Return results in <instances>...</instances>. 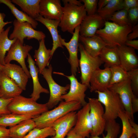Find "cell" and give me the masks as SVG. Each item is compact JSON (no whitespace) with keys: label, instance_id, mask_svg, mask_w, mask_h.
Listing matches in <instances>:
<instances>
[{"label":"cell","instance_id":"5bb4252c","mask_svg":"<svg viewBox=\"0 0 138 138\" xmlns=\"http://www.w3.org/2000/svg\"><path fill=\"white\" fill-rule=\"evenodd\" d=\"M76 113V120L74 131L86 138H89L93 129L89 113L90 107L87 103Z\"/></svg>","mask_w":138,"mask_h":138},{"label":"cell","instance_id":"2e32d148","mask_svg":"<svg viewBox=\"0 0 138 138\" xmlns=\"http://www.w3.org/2000/svg\"><path fill=\"white\" fill-rule=\"evenodd\" d=\"M105 21L98 14L87 15L79 26V34L85 37L93 36L104 25Z\"/></svg>","mask_w":138,"mask_h":138},{"label":"cell","instance_id":"4dcf8cb0","mask_svg":"<svg viewBox=\"0 0 138 138\" xmlns=\"http://www.w3.org/2000/svg\"><path fill=\"white\" fill-rule=\"evenodd\" d=\"M123 0H110L104 7L98 10V14L105 21H108L116 12L123 9Z\"/></svg>","mask_w":138,"mask_h":138},{"label":"cell","instance_id":"f35d334b","mask_svg":"<svg viewBox=\"0 0 138 138\" xmlns=\"http://www.w3.org/2000/svg\"><path fill=\"white\" fill-rule=\"evenodd\" d=\"M83 2L87 15H91L96 14L98 0H80Z\"/></svg>","mask_w":138,"mask_h":138},{"label":"cell","instance_id":"d4e9b609","mask_svg":"<svg viewBox=\"0 0 138 138\" xmlns=\"http://www.w3.org/2000/svg\"><path fill=\"white\" fill-rule=\"evenodd\" d=\"M51 52V49H47L46 48L44 39L39 41V48L35 50L33 57L36 63L38 66L40 74L46 66L49 65L50 60L52 58Z\"/></svg>","mask_w":138,"mask_h":138},{"label":"cell","instance_id":"d6986e66","mask_svg":"<svg viewBox=\"0 0 138 138\" xmlns=\"http://www.w3.org/2000/svg\"><path fill=\"white\" fill-rule=\"evenodd\" d=\"M117 47L122 67L127 72L137 68L138 58L135 49L125 45Z\"/></svg>","mask_w":138,"mask_h":138},{"label":"cell","instance_id":"603a6c76","mask_svg":"<svg viewBox=\"0 0 138 138\" xmlns=\"http://www.w3.org/2000/svg\"><path fill=\"white\" fill-rule=\"evenodd\" d=\"M35 20L38 21L45 26L50 32L53 40L52 47L51 49V55L52 57L56 49L59 47L63 48L59 39L60 35L57 29L60 20L50 19L45 18L40 15Z\"/></svg>","mask_w":138,"mask_h":138},{"label":"cell","instance_id":"cb8c5ba5","mask_svg":"<svg viewBox=\"0 0 138 138\" xmlns=\"http://www.w3.org/2000/svg\"><path fill=\"white\" fill-rule=\"evenodd\" d=\"M79 39L86 51L94 56H99L103 48L107 46L103 40L97 34L90 37L79 35Z\"/></svg>","mask_w":138,"mask_h":138},{"label":"cell","instance_id":"ba28073f","mask_svg":"<svg viewBox=\"0 0 138 138\" xmlns=\"http://www.w3.org/2000/svg\"><path fill=\"white\" fill-rule=\"evenodd\" d=\"M90 107V117L93 129L91 136H98L105 130L106 121L103 117L104 110L101 103L97 99L88 98Z\"/></svg>","mask_w":138,"mask_h":138},{"label":"cell","instance_id":"8fae6325","mask_svg":"<svg viewBox=\"0 0 138 138\" xmlns=\"http://www.w3.org/2000/svg\"><path fill=\"white\" fill-rule=\"evenodd\" d=\"M32 49L31 45H24L17 39L12 44L5 57V64L10 63L12 60L17 61L21 67L29 78L31 76L26 65L25 59L27 57L29 52Z\"/></svg>","mask_w":138,"mask_h":138},{"label":"cell","instance_id":"ee69618b","mask_svg":"<svg viewBox=\"0 0 138 138\" xmlns=\"http://www.w3.org/2000/svg\"><path fill=\"white\" fill-rule=\"evenodd\" d=\"M0 138H11L9 129L0 125Z\"/></svg>","mask_w":138,"mask_h":138},{"label":"cell","instance_id":"7a4b0ae2","mask_svg":"<svg viewBox=\"0 0 138 138\" xmlns=\"http://www.w3.org/2000/svg\"><path fill=\"white\" fill-rule=\"evenodd\" d=\"M82 106L81 103L77 101H61L56 107L48 110L32 119L36 128L51 127L55 121L70 112L80 109Z\"/></svg>","mask_w":138,"mask_h":138},{"label":"cell","instance_id":"bcb514c9","mask_svg":"<svg viewBox=\"0 0 138 138\" xmlns=\"http://www.w3.org/2000/svg\"><path fill=\"white\" fill-rule=\"evenodd\" d=\"M132 112L134 114L138 111V98L134 94L132 100Z\"/></svg>","mask_w":138,"mask_h":138},{"label":"cell","instance_id":"ffe728a7","mask_svg":"<svg viewBox=\"0 0 138 138\" xmlns=\"http://www.w3.org/2000/svg\"><path fill=\"white\" fill-rule=\"evenodd\" d=\"M2 71L22 90H26L29 78L21 67L10 63L5 64L3 65Z\"/></svg>","mask_w":138,"mask_h":138},{"label":"cell","instance_id":"4316f807","mask_svg":"<svg viewBox=\"0 0 138 138\" xmlns=\"http://www.w3.org/2000/svg\"><path fill=\"white\" fill-rule=\"evenodd\" d=\"M36 128L32 119H27L9 129L11 138H24L31 130Z\"/></svg>","mask_w":138,"mask_h":138},{"label":"cell","instance_id":"8992f818","mask_svg":"<svg viewBox=\"0 0 138 138\" xmlns=\"http://www.w3.org/2000/svg\"><path fill=\"white\" fill-rule=\"evenodd\" d=\"M78 49L80 53L79 65L81 72V82L90 88L89 81L92 74L104 63L99 56H94L89 54L81 43H79Z\"/></svg>","mask_w":138,"mask_h":138},{"label":"cell","instance_id":"f546056e","mask_svg":"<svg viewBox=\"0 0 138 138\" xmlns=\"http://www.w3.org/2000/svg\"><path fill=\"white\" fill-rule=\"evenodd\" d=\"M37 117L31 115L19 114L10 113L0 117V125L11 127L26 120L33 119Z\"/></svg>","mask_w":138,"mask_h":138},{"label":"cell","instance_id":"1f68e13d","mask_svg":"<svg viewBox=\"0 0 138 138\" xmlns=\"http://www.w3.org/2000/svg\"><path fill=\"white\" fill-rule=\"evenodd\" d=\"M11 27H8L0 34V63L2 65L5 64L4 60L6 52L17 39L10 40L8 37V33Z\"/></svg>","mask_w":138,"mask_h":138},{"label":"cell","instance_id":"277c9868","mask_svg":"<svg viewBox=\"0 0 138 138\" xmlns=\"http://www.w3.org/2000/svg\"><path fill=\"white\" fill-rule=\"evenodd\" d=\"M7 109L11 113L36 117L49 110L46 103H39L31 98H26L20 95L12 99Z\"/></svg>","mask_w":138,"mask_h":138},{"label":"cell","instance_id":"f1b7e54d","mask_svg":"<svg viewBox=\"0 0 138 138\" xmlns=\"http://www.w3.org/2000/svg\"><path fill=\"white\" fill-rule=\"evenodd\" d=\"M0 3L4 4L7 6L18 21L28 22L31 24L34 29L37 28L38 24L37 21L24 12L18 10L11 0H0Z\"/></svg>","mask_w":138,"mask_h":138},{"label":"cell","instance_id":"ab89813d","mask_svg":"<svg viewBox=\"0 0 138 138\" xmlns=\"http://www.w3.org/2000/svg\"><path fill=\"white\" fill-rule=\"evenodd\" d=\"M128 18L129 25L133 27L137 24L138 20V7L128 10Z\"/></svg>","mask_w":138,"mask_h":138},{"label":"cell","instance_id":"681fc988","mask_svg":"<svg viewBox=\"0 0 138 138\" xmlns=\"http://www.w3.org/2000/svg\"><path fill=\"white\" fill-rule=\"evenodd\" d=\"M129 123L132 128L134 131V134L136 138H138V125L134 121L129 119Z\"/></svg>","mask_w":138,"mask_h":138},{"label":"cell","instance_id":"60d3db41","mask_svg":"<svg viewBox=\"0 0 138 138\" xmlns=\"http://www.w3.org/2000/svg\"><path fill=\"white\" fill-rule=\"evenodd\" d=\"M13 98L4 99L0 98V117L11 113L7 109V106Z\"/></svg>","mask_w":138,"mask_h":138},{"label":"cell","instance_id":"f5cc1de1","mask_svg":"<svg viewBox=\"0 0 138 138\" xmlns=\"http://www.w3.org/2000/svg\"><path fill=\"white\" fill-rule=\"evenodd\" d=\"M3 65L0 63V72L2 70Z\"/></svg>","mask_w":138,"mask_h":138},{"label":"cell","instance_id":"7dc6e473","mask_svg":"<svg viewBox=\"0 0 138 138\" xmlns=\"http://www.w3.org/2000/svg\"><path fill=\"white\" fill-rule=\"evenodd\" d=\"M125 45L135 50H138V40H127L125 42Z\"/></svg>","mask_w":138,"mask_h":138},{"label":"cell","instance_id":"f6af8a7d","mask_svg":"<svg viewBox=\"0 0 138 138\" xmlns=\"http://www.w3.org/2000/svg\"><path fill=\"white\" fill-rule=\"evenodd\" d=\"M5 15L4 13H0V34L4 31V27L7 25L12 23V21L4 22V19Z\"/></svg>","mask_w":138,"mask_h":138},{"label":"cell","instance_id":"30bf717a","mask_svg":"<svg viewBox=\"0 0 138 138\" xmlns=\"http://www.w3.org/2000/svg\"><path fill=\"white\" fill-rule=\"evenodd\" d=\"M108 89L118 94L123 106L125 112L129 120L134 121L132 101L134 94L132 89L130 78L123 82L114 84Z\"/></svg>","mask_w":138,"mask_h":138},{"label":"cell","instance_id":"44dd1931","mask_svg":"<svg viewBox=\"0 0 138 138\" xmlns=\"http://www.w3.org/2000/svg\"><path fill=\"white\" fill-rule=\"evenodd\" d=\"M0 98H13L20 95L23 90L2 71L0 72Z\"/></svg>","mask_w":138,"mask_h":138},{"label":"cell","instance_id":"7402d4cb","mask_svg":"<svg viewBox=\"0 0 138 138\" xmlns=\"http://www.w3.org/2000/svg\"><path fill=\"white\" fill-rule=\"evenodd\" d=\"M27 57V62L29 64V71L32 79L33 85V92L30 97L36 101L40 98L41 93L48 94L49 93V91L47 89L43 87L40 84L38 77V68L36 65L35 62L29 54H28Z\"/></svg>","mask_w":138,"mask_h":138},{"label":"cell","instance_id":"9c48e42d","mask_svg":"<svg viewBox=\"0 0 138 138\" xmlns=\"http://www.w3.org/2000/svg\"><path fill=\"white\" fill-rule=\"evenodd\" d=\"M14 28L9 39H18L23 44L24 39H35L39 41L45 39L46 36L42 31L35 30L31 24L27 22H20L15 19L13 22Z\"/></svg>","mask_w":138,"mask_h":138},{"label":"cell","instance_id":"ac0fdd59","mask_svg":"<svg viewBox=\"0 0 138 138\" xmlns=\"http://www.w3.org/2000/svg\"><path fill=\"white\" fill-rule=\"evenodd\" d=\"M40 15L50 19L60 20L63 14V7L60 0H40Z\"/></svg>","mask_w":138,"mask_h":138},{"label":"cell","instance_id":"b9f144b4","mask_svg":"<svg viewBox=\"0 0 138 138\" xmlns=\"http://www.w3.org/2000/svg\"><path fill=\"white\" fill-rule=\"evenodd\" d=\"M122 6L123 9H124L128 11L130 9L138 7V0H123Z\"/></svg>","mask_w":138,"mask_h":138},{"label":"cell","instance_id":"8d00e7d4","mask_svg":"<svg viewBox=\"0 0 138 138\" xmlns=\"http://www.w3.org/2000/svg\"><path fill=\"white\" fill-rule=\"evenodd\" d=\"M119 25L124 26L129 25L128 18V11L122 9L115 12L109 19Z\"/></svg>","mask_w":138,"mask_h":138},{"label":"cell","instance_id":"e575fe53","mask_svg":"<svg viewBox=\"0 0 138 138\" xmlns=\"http://www.w3.org/2000/svg\"><path fill=\"white\" fill-rule=\"evenodd\" d=\"M120 124L115 120L106 121L105 130L107 132L105 136L103 137L98 136H91L90 138H117L120 132Z\"/></svg>","mask_w":138,"mask_h":138},{"label":"cell","instance_id":"836d02e7","mask_svg":"<svg viewBox=\"0 0 138 138\" xmlns=\"http://www.w3.org/2000/svg\"><path fill=\"white\" fill-rule=\"evenodd\" d=\"M55 134V131L52 127L42 128H35L30 131L24 138H46L53 136Z\"/></svg>","mask_w":138,"mask_h":138},{"label":"cell","instance_id":"484cf974","mask_svg":"<svg viewBox=\"0 0 138 138\" xmlns=\"http://www.w3.org/2000/svg\"><path fill=\"white\" fill-rule=\"evenodd\" d=\"M101 60L105 63V68L120 65V61L117 47H104L99 55Z\"/></svg>","mask_w":138,"mask_h":138},{"label":"cell","instance_id":"83f0119b","mask_svg":"<svg viewBox=\"0 0 138 138\" xmlns=\"http://www.w3.org/2000/svg\"><path fill=\"white\" fill-rule=\"evenodd\" d=\"M12 3L19 6L24 12L35 19L40 15V0H12Z\"/></svg>","mask_w":138,"mask_h":138},{"label":"cell","instance_id":"5b68a950","mask_svg":"<svg viewBox=\"0 0 138 138\" xmlns=\"http://www.w3.org/2000/svg\"><path fill=\"white\" fill-rule=\"evenodd\" d=\"M98 100L105 106L103 117L106 121L115 120L119 113L124 111L123 106L118 94L107 89L103 91H96Z\"/></svg>","mask_w":138,"mask_h":138},{"label":"cell","instance_id":"e0dca14e","mask_svg":"<svg viewBox=\"0 0 138 138\" xmlns=\"http://www.w3.org/2000/svg\"><path fill=\"white\" fill-rule=\"evenodd\" d=\"M76 120V112L72 111L55 121L51 126L55 134L51 138H64L74 126Z\"/></svg>","mask_w":138,"mask_h":138},{"label":"cell","instance_id":"d590c367","mask_svg":"<svg viewBox=\"0 0 138 138\" xmlns=\"http://www.w3.org/2000/svg\"><path fill=\"white\" fill-rule=\"evenodd\" d=\"M118 117L121 120L122 125L121 134L119 138H130L134 131L131 126L125 112L121 111L119 113Z\"/></svg>","mask_w":138,"mask_h":138},{"label":"cell","instance_id":"7c38bea8","mask_svg":"<svg viewBox=\"0 0 138 138\" xmlns=\"http://www.w3.org/2000/svg\"><path fill=\"white\" fill-rule=\"evenodd\" d=\"M55 73L65 76L70 81L69 91L66 94L62 96V100L67 102L78 101L81 103L82 106L87 104L85 98L86 96L85 93L88 88L87 86L79 82L73 74L68 76L61 73Z\"/></svg>","mask_w":138,"mask_h":138},{"label":"cell","instance_id":"74e56055","mask_svg":"<svg viewBox=\"0 0 138 138\" xmlns=\"http://www.w3.org/2000/svg\"><path fill=\"white\" fill-rule=\"evenodd\" d=\"M128 73L131 80L132 91L137 96L138 94V68L132 69Z\"/></svg>","mask_w":138,"mask_h":138},{"label":"cell","instance_id":"d6a6232c","mask_svg":"<svg viewBox=\"0 0 138 138\" xmlns=\"http://www.w3.org/2000/svg\"><path fill=\"white\" fill-rule=\"evenodd\" d=\"M110 68L111 75L109 87L114 84L123 82L130 78L128 72L120 65L113 66Z\"/></svg>","mask_w":138,"mask_h":138},{"label":"cell","instance_id":"9a60e30c","mask_svg":"<svg viewBox=\"0 0 138 138\" xmlns=\"http://www.w3.org/2000/svg\"><path fill=\"white\" fill-rule=\"evenodd\" d=\"M111 75L110 68H105L103 69L99 68L96 70L92 74L90 79V91H103L108 89L109 87Z\"/></svg>","mask_w":138,"mask_h":138},{"label":"cell","instance_id":"7bdbcfd3","mask_svg":"<svg viewBox=\"0 0 138 138\" xmlns=\"http://www.w3.org/2000/svg\"><path fill=\"white\" fill-rule=\"evenodd\" d=\"M138 37V25L137 24L132 27L131 32L128 36L127 40H133Z\"/></svg>","mask_w":138,"mask_h":138},{"label":"cell","instance_id":"4fadbf2b","mask_svg":"<svg viewBox=\"0 0 138 138\" xmlns=\"http://www.w3.org/2000/svg\"><path fill=\"white\" fill-rule=\"evenodd\" d=\"M79 26L75 29L73 36L70 41H65L60 35L59 39L62 46H64L67 49L69 55L68 61L71 66L72 74L75 76L79 69V59L78 57V50Z\"/></svg>","mask_w":138,"mask_h":138},{"label":"cell","instance_id":"f907efd6","mask_svg":"<svg viewBox=\"0 0 138 138\" xmlns=\"http://www.w3.org/2000/svg\"><path fill=\"white\" fill-rule=\"evenodd\" d=\"M110 0H99L98 2V10L102 9L107 4Z\"/></svg>","mask_w":138,"mask_h":138},{"label":"cell","instance_id":"11a10c76","mask_svg":"<svg viewBox=\"0 0 138 138\" xmlns=\"http://www.w3.org/2000/svg\"></svg>","mask_w":138,"mask_h":138},{"label":"cell","instance_id":"52a82bcc","mask_svg":"<svg viewBox=\"0 0 138 138\" xmlns=\"http://www.w3.org/2000/svg\"><path fill=\"white\" fill-rule=\"evenodd\" d=\"M48 66V68H45L42 71L41 74L46 80L49 87L50 96L46 103L49 110L53 108L62 101L61 96L67 93L70 88V85L62 86L57 84L52 76L53 68L51 65L50 64Z\"/></svg>","mask_w":138,"mask_h":138},{"label":"cell","instance_id":"db71d44e","mask_svg":"<svg viewBox=\"0 0 138 138\" xmlns=\"http://www.w3.org/2000/svg\"><path fill=\"white\" fill-rule=\"evenodd\" d=\"M130 138H136L135 135L134 134H133Z\"/></svg>","mask_w":138,"mask_h":138},{"label":"cell","instance_id":"c3c4849f","mask_svg":"<svg viewBox=\"0 0 138 138\" xmlns=\"http://www.w3.org/2000/svg\"><path fill=\"white\" fill-rule=\"evenodd\" d=\"M66 136V138H85L76 133L73 128L69 131Z\"/></svg>","mask_w":138,"mask_h":138},{"label":"cell","instance_id":"6da1fadb","mask_svg":"<svg viewBox=\"0 0 138 138\" xmlns=\"http://www.w3.org/2000/svg\"><path fill=\"white\" fill-rule=\"evenodd\" d=\"M104 26V28L97 31L96 34L110 47L124 45L132 27L130 25L121 26L108 21H105Z\"/></svg>","mask_w":138,"mask_h":138},{"label":"cell","instance_id":"816d5d0a","mask_svg":"<svg viewBox=\"0 0 138 138\" xmlns=\"http://www.w3.org/2000/svg\"><path fill=\"white\" fill-rule=\"evenodd\" d=\"M62 1L64 4L69 3L79 6H81L83 5L80 0L78 1L76 0H62Z\"/></svg>","mask_w":138,"mask_h":138},{"label":"cell","instance_id":"3957f363","mask_svg":"<svg viewBox=\"0 0 138 138\" xmlns=\"http://www.w3.org/2000/svg\"><path fill=\"white\" fill-rule=\"evenodd\" d=\"M63 14L59 26L63 32L72 34L87 15L84 5L79 6L69 3L64 4Z\"/></svg>","mask_w":138,"mask_h":138}]
</instances>
